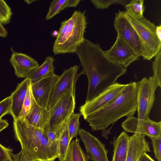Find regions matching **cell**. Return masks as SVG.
I'll use <instances>...</instances> for the list:
<instances>
[{"label": "cell", "instance_id": "cell-1", "mask_svg": "<svg viewBox=\"0 0 161 161\" xmlns=\"http://www.w3.org/2000/svg\"><path fill=\"white\" fill-rule=\"evenodd\" d=\"M75 53L88 79L86 102L99 95L127 71L126 68L107 58L99 45L86 39L78 47Z\"/></svg>", "mask_w": 161, "mask_h": 161}, {"label": "cell", "instance_id": "cell-2", "mask_svg": "<svg viewBox=\"0 0 161 161\" xmlns=\"http://www.w3.org/2000/svg\"><path fill=\"white\" fill-rule=\"evenodd\" d=\"M15 138L21 150L30 159L37 161H54L58 155L59 140L52 142L43 130L34 127L20 118L14 120Z\"/></svg>", "mask_w": 161, "mask_h": 161}, {"label": "cell", "instance_id": "cell-3", "mask_svg": "<svg viewBox=\"0 0 161 161\" xmlns=\"http://www.w3.org/2000/svg\"><path fill=\"white\" fill-rule=\"evenodd\" d=\"M137 111V82H130L104 107L84 119L92 131L107 129L118 119L133 116Z\"/></svg>", "mask_w": 161, "mask_h": 161}, {"label": "cell", "instance_id": "cell-4", "mask_svg": "<svg viewBox=\"0 0 161 161\" xmlns=\"http://www.w3.org/2000/svg\"><path fill=\"white\" fill-rule=\"evenodd\" d=\"M87 24L85 10H76L69 19L62 21L53 45L54 54L75 53L85 39Z\"/></svg>", "mask_w": 161, "mask_h": 161}, {"label": "cell", "instance_id": "cell-5", "mask_svg": "<svg viewBox=\"0 0 161 161\" xmlns=\"http://www.w3.org/2000/svg\"><path fill=\"white\" fill-rule=\"evenodd\" d=\"M125 13L143 43L146 51V60H151L161 50V41L156 33L157 26L144 16L136 19Z\"/></svg>", "mask_w": 161, "mask_h": 161}, {"label": "cell", "instance_id": "cell-6", "mask_svg": "<svg viewBox=\"0 0 161 161\" xmlns=\"http://www.w3.org/2000/svg\"><path fill=\"white\" fill-rule=\"evenodd\" d=\"M75 88L64 93L50 110L48 129L57 133L64 124L68 122L74 112L75 107Z\"/></svg>", "mask_w": 161, "mask_h": 161}, {"label": "cell", "instance_id": "cell-7", "mask_svg": "<svg viewBox=\"0 0 161 161\" xmlns=\"http://www.w3.org/2000/svg\"><path fill=\"white\" fill-rule=\"evenodd\" d=\"M159 86L158 80L153 76L144 77L137 82V111L138 119L144 120L149 115L155 99V92Z\"/></svg>", "mask_w": 161, "mask_h": 161}, {"label": "cell", "instance_id": "cell-8", "mask_svg": "<svg viewBox=\"0 0 161 161\" xmlns=\"http://www.w3.org/2000/svg\"><path fill=\"white\" fill-rule=\"evenodd\" d=\"M114 25L117 36L122 38L139 56L146 60V51L136 31L128 19L125 12L115 14Z\"/></svg>", "mask_w": 161, "mask_h": 161}, {"label": "cell", "instance_id": "cell-9", "mask_svg": "<svg viewBox=\"0 0 161 161\" xmlns=\"http://www.w3.org/2000/svg\"><path fill=\"white\" fill-rule=\"evenodd\" d=\"M128 84H122L116 82L92 100L81 106L80 111L84 119L101 109L120 93Z\"/></svg>", "mask_w": 161, "mask_h": 161}, {"label": "cell", "instance_id": "cell-10", "mask_svg": "<svg viewBox=\"0 0 161 161\" xmlns=\"http://www.w3.org/2000/svg\"><path fill=\"white\" fill-rule=\"evenodd\" d=\"M79 66L74 65L65 70L55 84L51 92L47 108L50 111L55 105L59 98L65 92L75 88L78 75Z\"/></svg>", "mask_w": 161, "mask_h": 161}, {"label": "cell", "instance_id": "cell-11", "mask_svg": "<svg viewBox=\"0 0 161 161\" xmlns=\"http://www.w3.org/2000/svg\"><path fill=\"white\" fill-rule=\"evenodd\" d=\"M125 131L139 133L150 139L161 136V121L156 122L149 118L140 120L133 116L127 118L121 124Z\"/></svg>", "mask_w": 161, "mask_h": 161}, {"label": "cell", "instance_id": "cell-12", "mask_svg": "<svg viewBox=\"0 0 161 161\" xmlns=\"http://www.w3.org/2000/svg\"><path fill=\"white\" fill-rule=\"evenodd\" d=\"M104 52L110 60L126 69L131 63L138 60L139 57L131 47L118 36L113 46L108 50Z\"/></svg>", "mask_w": 161, "mask_h": 161}, {"label": "cell", "instance_id": "cell-13", "mask_svg": "<svg viewBox=\"0 0 161 161\" xmlns=\"http://www.w3.org/2000/svg\"><path fill=\"white\" fill-rule=\"evenodd\" d=\"M78 135L84 143L87 156L92 161H109L105 145L90 133L79 129Z\"/></svg>", "mask_w": 161, "mask_h": 161}, {"label": "cell", "instance_id": "cell-14", "mask_svg": "<svg viewBox=\"0 0 161 161\" xmlns=\"http://www.w3.org/2000/svg\"><path fill=\"white\" fill-rule=\"evenodd\" d=\"M59 77L54 73L34 83L31 84V90L35 100L41 107L47 108L51 92Z\"/></svg>", "mask_w": 161, "mask_h": 161}, {"label": "cell", "instance_id": "cell-15", "mask_svg": "<svg viewBox=\"0 0 161 161\" xmlns=\"http://www.w3.org/2000/svg\"><path fill=\"white\" fill-rule=\"evenodd\" d=\"M9 61L14 68L15 74L18 78H25L39 66L38 62L31 56L13 51Z\"/></svg>", "mask_w": 161, "mask_h": 161}, {"label": "cell", "instance_id": "cell-16", "mask_svg": "<svg viewBox=\"0 0 161 161\" xmlns=\"http://www.w3.org/2000/svg\"><path fill=\"white\" fill-rule=\"evenodd\" d=\"M150 152L149 142L145 136L133 134L130 136L126 161H138L144 153Z\"/></svg>", "mask_w": 161, "mask_h": 161}, {"label": "cell", "instance_id": "cell-17", "mask_svg": "<svg viewBox=\"0 0 161 161\" xmlns=\"http://www.w3.org/2000/svg\"><path fill=\"white\" fill-rule=\"evenodd\" d=\"M50 111L39 106L35 102L29 112L20 118L30 125L42 130L48 129Z\"/></svg>", "mask_w": 161, "mask_h": 161}, {"label": "cell", "instance_id": "cell-18", "mask_svg": "<svg viewBox=\"0 0 161 161\" xmlns=\"http://www.w3.org/2000/svg\"><path fill=\"white\" fill-rule=\"evenodd\" d=\"M30 82V79L25 78L17 85L16 89L10 96L11 103L9 114L14 120L19 118Z\"/></svg>", "mask_w": 161, "mask_h": 161}, {"label": "cell", "instance_id": "cell-19", "mask_svg": "<svg viewBox=\"0 0 161 161\" xmlns=\"http://www.w3.org/2000/svg\"><path fill=\"white\" fill-rule=\"evenodd\" d=\"M130 136L125 131L115 136L110 143L114 147L112 161H126Z\"/></svg>", "mask_w": 161, "mask_h": 161}, {"label": "cell", "instance_id": "cell-20", "mask_svg": "<svg viewBox=\"0 0 161 161\" xmlns=\"http://www.w3.org/2000/svg\"><path fill=\"white\" fill-rule=\"evenodd\" d=\"M54 61L53 57H47L42 64L31 71L25 78L30 79L32 84L53 74Z\"/></svg>", "mask_w": 161, "mask_h": 161}, {"label": "cell", "instance_id": "cell-21", "mask_svg": "<svg viewBox=\"0 0 161 161\" xmlns=\"http://www.w3.org/2000/svg\"><path fill=\"white\" fill-rule=\"evenodd\" d=\"M68 121L64 124L58 131L59 144L58 158L59 161H67L69 147L71 142L68 131Z\"/></svg>", "mask_w": 161, "mask_h": 161}, {"label": "cell", "instance_id": "cell-22", "mask_svg": "<svg viewBox=\"0 0 161 161\" xmlns=\"http://www.w3.org/2000/svg\"><path fill=\"white\" fill-rule=\"evenodd\" d=\"M80 0H54L50 3L45 19L48 20L67 8L76 7Z\"/></svg>", "mask_w": 161, "mask_h": 161}, {"label": "cell", "instance_id": "cell-23", "mask_svg": "<svg viewBox=\"0 0 161 161\" xmlns=\"http://www.w3.org/2000/svg\"><path fill=\"white\" fill-rule=\"evenodd\" d=\"M67 161H89L86 154L81 148L77 137L70 143Z\"/></svg>", "mask_w": 161, "mask_h": 161}, {"label": "cell", "instance_id": "cell-24", "mask_svg": "<svg viewBox=\"0 0 161 161\" xmlns=\"http://www.w3.org/2000/svg\"><path fill=\"white\" fill-rule=\"evenodd\" d=\"M126 14L132 18L138 19L143 16L145 7L143 0H132L125 6Z\"/></svg>", "mask_w": 161, "mask_h": 161}, {"label": "cell", "instance_id": "cell-25", "mask_svg": "<svg viewBox=\"0 0 161 161\" xmlns=\"http://www.w3.org/2000/svg\"><path fill=\"white\" fill-rule=\"evenodd\" d=\"M81 115L80 113L75 114L73 113L70 116L68 121V131L69 138L72 139L77 137L79 130V118Z\"/></svg>", "mask_w": 161, "mask_h": 161}, {"label": "cell", "instance_id": "cell-26", "mask_svg": "<svg viewBox=\"0 0 161 161\" xmlns=\"http://www.w3.org/2000/svg\"><path fill=\"white\" fill-rule=\"evenodd\" d=\"M31 85V81L28 88L19 118H22L25 116L29 112L36 102L32 94Z\"/></svg>", "mask_w": 161, "mask_h": 161}, {"label": "cell", "instance_id": "cell-27", "mask_svg": "<svg viewBox=\"0 0 161 161\" xmlns=\"http://www.w3.org/2000/svg\"><path fill=\"white\" fill-rule=\"evenodd\" d=\"M131 1L126 0H91V2L95 7L98 9H104L108 8L114 4H121L125 6Z\"/></svg>", "mask_w": 161, "mask_h": 161}, {"label": "cell", "instance_id": "cell-28", "mask_svg": "<svg viewBox=\"0 0 161 161\" xmlns=\"http://www.w3.org/2000/svg\"><path fill=\"white\" fill-rule=\"evenodd\" d=\"M12 15L11 9L6 2L0 0V21L3 24L9 23Z\"/></svg>", "mask_w": 161, "mask_h": 161}, {"label": "cell", "instance_id": "cell-29", "mask_svg": "<svg viewBox=\"0 0 161 161\" xmlns=\"http://www.w3.org/2000/svg\"><path fill=\"white\" fill-rule=\"evenodd\" d=\"M153 62L152 69L153 72V76L158 80L161 86V50L157 53Z\"/></svg>", "mask_w": 161, "mask_h": 161}, {"label": "cell", "instance_id": "cell-30", "mask_svg": "<svg viewBox=\"0 0 161 161\" xmlns=\"http://www.w3.org/2000/svg\"><path fill=\"white\" fill-rule=\"evenodd\" d=\"M11 103L10 96L0 101V119L7 114H9Z\"/></svg>", "mask_w": 161, "mask_h": 161}, {"label": "cell", "instance_id": "cell-31", "mask_svg": "<svg viewBox=\"0 0 161 161\" xmlns=\"http://www.w3.org/2000/svg\"><path fill=\"white\" fill-rule=\"evenodd\" d=\"M155 158L158 161H161V136L151 138Z\"/></svg>", "mask_w": 161, "mask_h": 161}, {"label": "cell", "instance_id": "cell-32", "mask_svg": "<svg viewBox=\"0 0 161 161\" xmlns=\"http://www.w3.org/2000/svg\"><path fill=\"white\" fill-rule=\"evenodd\" d=\"M12 150L0 144V161H13L11 154Z\"/></svg>", "mask_w": 161, "mask_h": 161}, {"label": "cell", "instance_id": "cell-33", "mask_svg": "<svg viewBox=\"0 0 161 161\" xmlns=\"http://www.w3.org/2000/svg\"><path fill=\"white\" fill-rule=\"evenodd\" d=\"M13 161H37L32 160L29 158L22 150L16 154H11Z\"/></svg>", "mask_w": 161, "mask_h": 161}, {"label": "cell", "instance_id": "cell-34", "mask_svg": "<svg viewBox=\"0 0 161 161\" xmlns=\"http://www.w3.org/2000/svg\"><path fill=\"white\" fill-rule=\"evenodd\" d=\"M43 130L48 139L52 142H55L58 141V133L48 129H44Z\"/></svg>", "mask_w": 161, "mask_h": 161}, {"label": "cell", "instance_id": "cell-35", "mask_svg": "<svg viewBox=\"0 0 161 161\" xmlns=\"http://www.w3.org/2000/svg\"><path fill=\"white\" fill-rule=\"evenodd\" d=\"M8 35V31L0 21V37L5 38Z\"/></svg>", "mask_w": 161, "mask_h": 161}, {"label": "cell", "instance_id": "cell-36", "mask_svg": "<svg viewBox=\"0 0 161 161\" xmlns=\"http://www.w3.org/2000/svg\"><path fill=\"white\" fill-rule=\"evenodd\" d=\"M138 161H155L147 153H144L140 157Z\"/></svg>", "mask_w": 161, "mask_h": 161}, {"label": "cell", "instance_id": "cell-37", "mask_svg": "<svg viewBox=\"0 0 161 161\" xmlns=\"http://www.w3.org/2000/svg\"><path fill=\"white\" fill-rule=\"evenodd\" d=\"M7 121L5 119H0V132L6 128L8 125Z\"/></svg>", "mask_w": 161, "mask_h": 161}, {"label": "cell", "instance_id": "cell-38", "mask_svg": "<svg viewBox=\"0 0 161 161\" xmlns=\"http://www.w3.org/2000/svg\"><path fill=\"white\" fill-rule=\"evenodd\" d=\"M156 33L159 40L161 41V25L157 26Z\"/></svg>", "mask_w": 161, "mask_h": 161}, {"label": "cell", "instance_id": "cell-39", "mask_svg": "<svg viewBox=\"0 0 161 161\" xmlns=\"http://www.w3.org/2000/svg\"></svg>", "mask_w": 161, "mask_h": 161}]
</instances>
